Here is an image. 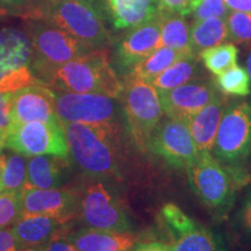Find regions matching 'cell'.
I'll return each mask as SVG.
<instances>
[{
    "instance_id": "obj_24",
    "label": "cell",
    "mask_w": 251,
    "mask_h": 251,
    "mask_svg": "<svg viewBox=\"0 0 251 251\" xmlns=\"http://www.w3.org/2000/svg\"><path fill=\"white\" fill-rule=\"evenodd\" d=\"M192 54H196V52L180 51V50L171 49L168 47L157 48L152 54H150L148 57L144 58L131 69L129 76L151 81L174 63Z\"/></svg>"
},
{
    "instance_id": "obj_8",
    "label": "cell",
    "mask_w": 251,
    "mask_h": 251,
    "mask_svg": "<svg viewBox=\"0 0 251 251\" xmlns=\"http://www.w3.org/2000/svg\"><path fill=\"white\" fill-rule=\"evenodd\" d=\"M39 83L27 31L13 27L0 29V91L13 93Z\"/></svg>"
},
{
    "instance_id": "obj_30",
    "label": "cell",
    "mask_w": 251,
    "mask_h": 251,
    "mask_svg": "<svg viewBox=\"0 0 251 251\" xmlns=\"http://www.w3.org/2000/svg\"><path fill=\"white\" fill-rule=\"evenodd\" d=\"M229 39L236 43H251V12H233L227 18Z\"/></svg>"
},
{
    "instance_id": "obj_1",
    "label": "cell",
    "mask_w": 251,
    "mask_h": 251,
    "mask_svg": "<svg viewBox=\"0 0 251 251\" xmlns=\"http://www.w3.org/2000/svg\"><path fill=\"white\" fill-rule=\"evenodd\" d=\"M69 153L89 178L120 180L125 164L122 122L107 125L63 124Z\"/></svg>"
},
{
    "instance_id": "obj_18",
    "label": "cell",
    "mask_w": 251,
    "mask_h": 251,
    "mask_svg": "<svg viewBox=\"0 0 251 251\" xmlns=\"http://www.w3.org/2000/svg\"><path fill=\"white\" fill-rule=\"evenodd\" d=\"M92 4L117 30L139 26L161 12L159 0H93Z\"/></svg>"
},
{
    "instance_id": "obj_45",
    "label": "cell",
    "mask_w": 251,
    "mask_h": 251,
    "mask_svg": "<svg viewBox=\"0 0 251 251\" xmlns=\"http://www.w3.org/2000/svg\"><path fill=\"white\" fill-rule=\"evenodd\" d=\"M17 251H43L42 248H19Z\"/></svg>"
},
{
    "instance_id": "obj_39",
    "label": "cell",
    "mask_w": 251,
    "mask_h": 251,
    "mask_svg": "<svg viewBox=\"0 0 251 251\" xmlns=\"http://www.w3.org/2000/svg\"><path fill=\"white\" fill-rule=\"evenodd\" d=\"M30 0H0L2 5L9 11H12L15 15H21V12H26V8Z\"/></svg>"
},
{
    "instance_id": "obj_31",
    "label": "cell",
    "mask_w": 251,
    "mask_h": 251,
    "mask_svg": "<svg viewBox=\"0 0 251 251\" xmlns=\"http://www.w3.org/2000/svg\"><path fill=\"white\" fill-rule=\"evenodd\" d=\"M21 215V194L0 193V229L13 226Z\"/></svg>"
},
{
    "instance_id": "obj_9",
    "label": "cell",
    "mask_w": 251,
    "mask_h": 251,
    "mask_svg": "<svg viewBox=\"0 0 251 251\" xmlns=\"http://www.w3.org/2000/svg\"><path fill=\"white\" fill-rule=\"evenodd\" d=\"M52 92L56 112L62 124L107 125L122 121L120 99L100 93H72L54 90Z\"/></svg>"
},
{
    "instance_id": "obj_10",
    "label": "cell",
    "mask_w": 251,
    "mask_h": 251,
    "mask_svg": "<svg viewBox=\"0 0 251 251\" xmlns=\"http://www.w3.org/2000/svg\"><path fill=\"white\" fill-rule=\"evenodd\" d=\"M6 147L26 157L51 155L68 159L69 148L61 121L13 124L6 130Z\"/></svg>"
},
{
    "instance_id": "obj_16",
    "label": "cell",
    "mask_w": 251,
    "mask_h": 251,
    "mask_svg": "<svg viewBox=\"0 0 251 251\" xmlns=\"http://www.w3.org/2000/svg\"><path fill=\"white\" fill-rule=\"evenodd\" d=\"M11 118L12 125L61 121L56 112L52 90L39 83L15 91L12 93Z\"/></svg>"
},
{
    "instance_id": "obj_41",
    "label": "cell",
    "mask_w": 251,
    "mask_h": 251,
    "mask_svg": "<svg viewBox=\"0 0 251 251\" xmlns=\"http://www.w3.org/2000/svg\"><path fill=\"white\" fill-rule=\"evenodd\" d=\"M229 9L235 12H251V0H225Z\"/></svg>"
},
{
    "instance_id": "obj_19",
    "label": "cell",
    "mask_w": 251,
    "mask_h": 251,
    "mask_svg": "<svg viewBox=\"0 0 251 251\" xmlns=\"http://www.w3.org/2000/svg\"><path fill=\"white\" fill-rule=\"evenodd\" d=\"M64 237L78 251H130L139 241V236L131 231L100 230L87 227L68 231Z\"/></svg>"
},
{
    "instance_id": "obj_43",
    "label": "cell",
    "mask_w": 251,
    "mask_h": 251,
    "mask_svg": "<svg viewBox=\"0 0 251 251\" xmlns=\"http://www.w3.org/2000/svg\"><path fill=\"white\" fill-rule=\"evenodd\" d=\"M6 147V130L0 127V155L2 153V150Z\"/></svg>"
},
{
    "instance_id": "obj_7",
    "label": "cell",
    "mask_w": 251,
    "mask_h": 251,
    "mask_svg": "<svg viewBox=\"0 0 251 251\" xmlns=\"http://www.w3.org/2000/svg\"><path fill=\"white\" fill-rule=\"evenodd\" d=\"M187 175L193 192L207 208L218 214L230 209L236 197L237 179L211 152H199Z\"/></svg>"
},
{
    "instance_id": "obj_6",
    "label": "cell",
    "mask_w": 251,
    "mask_h": 251,
    "mask_svg": "<svg viewBox=\"0 0 251 251\" xmlns=\"http://www.w3.org/2000/svg\"><path fill=\"white\" fill-rule=\"evenodd\" d=\"M26 31L33 48L35 76L93 50L68 31L39 19H29Z\"/></svg>"
},
{
    "instance_id": "obj_14",
    "label": "cell",
    "mask_w": 251,
    "mask_h": 251,
    "mask_svg": "<svg viewBox=\"0 0 251 251\" xmlns=\"http://www.w3.org/2000/svg\"><path fill=\"white\" fill-rule=\"evenodd\" d=\"M162 23V12H159L146 23L127 29L115 49L119 67L124 70H131L155 51L161 37Z\"/></svg>"
},
{
    "instance_id": "obj_25",
    "label": "cell",
    "mask_w": 251,
    "mask_h": 251,
    "mask_svg": "<svg viewBox=\"0 0 251 251\" xmlns=\"http://www.w3.org/2000/svg\"><path fill=\"white\" fill-rule=\"evenodd\" d=\"M0 180L2 192L21 194L27 187L26 156L15 151L0 155Z\"/></svg>"
},
{
    "instance_id": "obj_26",
    "label": "cell",
    "mask_w": 251,
    "mask_h": 251,
    "mask_svg": "<svg viewBox=\"0 0 251 251\" xmlns=\"http://www.w3.org/2000/svg\"><path fill=\"white\" fill-rule=\"evenodd\" d=\"M198 70H199V62L196 54H192L174 63L150 83L156 87L158 92L169 91L184 85L188 81H192L197 76Z\"/></svg>"
},
{
    "instance_id": "obj_35",
    "label": "cell",
    "mask_w": 251,
    "mask_h": 251,
    "mask_svg": "<svg viewBox=\"0 0 251 251\" xmlns=\"http://www.w3.org/2000/svg\"><path fill=\"white\" fill-rule=\"evenodd\" d=\"M200 0H159L161 11L177 13L183 17L193 13Z\"/></svg>"
},
{
    "instance_id": "obj_11",
    "label": "cell",
    "mask_w": 251,
    "mask_h": 251,
    "mask_svg": "<svg viewBox=\"0 0 251 251\" xmlns=\"http://www.w3.org/2000/svg\"><path fill=\"white\" fill-rule=\"evenodd\" d=\"M218 158L227 163L246 159L251 152V103L237 102L225 108L214 142Z\"/></svg>"
},
{
    "instance_id": "obj_27",
    "label": "cell",
    "mask_w": 251,
    "mask_h": 251,
    "mask_svg": "<svg viewBox=\"0 0 251 251\" xmlns=\"http://www.w3.org/2000/svg\"><path fill=\"white\" fill-rule=\"evenodd\" d=\"M175 237L171 251H226L218 236L198 224L190 230Z\"/></svg>"
},
{
    "instance_id": "obj_38",
    "label": "cell",
    "mask_w": 251,
    "mask_h": 251,
    "mask_svg": "<svg viewBox=\"0 0 251 251\" xmlns=\"http://www.w3.org/2000/svg\"><path fill=\"white\" fill-rule=\"evenodd\" d=\"M43 251H78L76 248L72 247L70 243L65 240L64 235L63 236H58L50 241L48 244L42 247Z\"/></svg>"
},
{
    "instance_id": "obj_46",
    "label": "cell",
    "mask_w": 251,
    "mask_h": 251,
    "mask_svg": "<svg viewBox=\"0 0 251 251\" xmlns=\"http://www.w3.org/2000/svg\"><path fill=\"white\" fill-rule=\"evenodd\" d=\"M2 192V185H1V180H0V193Z\"/></svg>"
},
{
    "instance_id": "obj_13",
    "label": "cell",
    "mask_w": 251,
    "mask_h": 251,
    "mask_svg": "<svg viewBox=\"0 0 251 251\" xmlns=\"http://www.w3.org/2000/svg\"><path fill=\"white\" fill-rule=\"evenodd\" d=\"M158 93L163 112L168 119L184 124L219 96L214 84L205 80L188 81L176 89Z\"/></svg>"
},
{
    "instance_id": "obj_32",
    "label": "cell",
    "mask_w": 251,
    "mask_h": 251,
    "mask_svg": "<svg viewBox=\"0 0 251 251\" xmlns=\"http://www.w3.org/2000/svg\"><path fill=\"white\" fill-rule=\"evenodd\" d=\"M162 214L175 236H178V235L190 230L197 225L194 220L187 216L179 207L174 205V203L164 205L162 209Z\"/></svg>"
},
{
    "instance_id": "obj_4",
    "label": "cell",
    "mask_w": 251,
    "mask_h": 251,
    "mask_svg": "<svg viewBox=\"0 0 251 251\" xmlns=\"http://www.w3.org/2000/svg\"><path fill=\"white\" fill-rule=\"evenodd\" d=\"M122 84L120 101L128 134L134 146L146 152L164 114L159 93L150 81L141 78L128 76Z\"/></svg>"
},
{
    "instance_id": "obj_34",
    "label": "cell",
    "mask_w": 251,
    "mask_h": 251,
    "mask_svg": "<svg viewBox=\"0 0 251 251\" xmlns=\"http://www.w3.org/2000/svg\"><path fill=\"white\" fill-rule=\"evenodd\" d=\"M192 14L194 23V21L206 20L209 18L227 19L230 13L225 0H200Z\"/></svg>"
},
{
    "instance_id": "obj_44",
    "label": "cell",
    "mask_w": 251,
    "mask_h": 251,
    "mask_svg": "<svg viewBox=\"0 0 251 251\" xmlns=\"http://www.w3.org/2000/svg\"><path fill=\"white\" fill-rule=\"evenodd\" d=\"M246 69L248 71V74H249V77H250V80H251V51L248 54V57H247V62H246Z\"/></svg>"
},
{
    "instance_id": "obj_40",
    "label": "cell",
    "mask_w": 251,
    "mask_h": 251,
    "mask_svg": "<svg viewBox=\"0 0 251 251\" xmlns=\"http://www.w3.org/2000/svg\"><path fill=\"white\" fill-rule=\"evenodd\" d=\"M135 251H171V246L162 242H147L137 244Z\"/></svg>"
},
{
    "instance_id": "obj_15",
    "label": "cell",
    "mask_w": 251,
    "mask_h": 251,
    "mask_svg": "<svg viewBox=\"0 0 251 251\" xmlns=\"http://www.w3.org/2000/svg\"><path fill=\"white\" fill-rule=\"evenodd\" d=\"M77 199L76 188H26L21 193V215H49L72 221L76 219Z\"/></svg>"
},
{
    "instance_id": "obj_2",
    "label": "cell",
    "mask_w": 251,
    "mask_h": 251,
    "mask_svg": "<svg viewBox=\"0 0 251 251\" xmlns=\"http://www.w3.org/2000/svg\"><path fill=\"white\" fill-rule=\"evenodd\" d=\"M37 80L54 91L100 93L120 99L122 81L111 65L106 48L93 49L65 64L41 72Z\"/></svg>"
},
{
    "instance_id": "obj_33",
    "label": "cell",
    "mask_w": 251,
    "mask_h": 251,
    "mask_svg": "<svg viewBox=\"0 0 251 251\" xmlns=\"http://www.w3.org/2000/svg\"><path fill=\"white\" fill-rule=\"evenodd\" d=\"M235 227L241 238L251 246V186L248 187L236 213Z\"/></svg>"
},
{
    "instance_id": "obj_28",
    "label": "cell",
    "mask_w": 251,
    "mask_h": 251,
    "mask_svg": "<svg viewBox=\"0 0 251 251\" xmlns=\"http://www.w3.org/2000/svg\"><path fill=\"white\" fill-rule=\"evenodd\" d=\"M237 56L238 50L233 43H221L199 52V57L205 68L215 76L237 65Z\"/></svg>"
},
{
    "instance_id": "obj_17",
    "label": "cell",
    "mask_w": 251,
    "mask_h": 251,
    "mask_svg": "<svg viewBox=\"0 0 251 251\" xmlns=\"http://www.w3.org/2000/svg\"><path fill=\"white\" fill-rule=\"evenodd\" d=\"M19 248H42L71 230V221L49 215H21L12 227Z\"/></svg>"
},
{
    "instance_id": "obj_12",
    "label": "cell",
    "mask_w": 251,
    "mask_h": 251,
    "mask_svg": "<svg viewBox=\"0 0 251 251\" xmlns=\"http://www.w3.org/2000/svg\"><path fill=\"white\" fill-rule=\"evenodd\" d=\"M149 150L172 168L186 171L199 156L186 124L171 119L157 126L150 139Z\"/></svg>"
},
{
    "instance_id": "obj_36",
    "label": "cell",
    "mask_w": 251,
    "mask_h": 251,
    "mask_svg": "<svg viewBox=\"0 0 251 251\" xmlns=\"http://www.w3.org/2000/svg\"><path fill=\"white\" fill-rule=\"evenodd\" d=\"M12 93L0 91V127L7 130L12 125L11 118Z\"/></svg>"
},
{
    "instance_id": "obj_29",
    "label": "cell",
    "mask_w": 251,
    "mask_h": 251,
    "mask_svg": "<svg viewBox=\"0 0 251 251\" xmlns=\"http://www.w3.org/2000/svg\"><path fill=\"white\" fill-rule=\"evenodd\" d=\"M216 89L225 96L247 97L251 93V80L247 69L235 65L219 75L215 80Z\"/></svg>"
},
{
    "instance_id": "obj_3",
    "label": "cell",
    "mask_w": 251,
    "mask_h": 251,
    "mask_svg": "<svg viewBox=\"0 0 251 251\" xmlns=\"http://www.w3.org/2000/svg\"><path fill=\"white\" fill-rule=\"evenodd\" d=\"M25 17L61 28L91 49L106 48L111 42L101 13L89 0H46Z\"/></svg>"
},
{
    "instance_id": "obj_21",
    "label": "cell",
    "mask_w": 251,
    "mask_h": 251,
    "mask_svg": "<svg viewBox=\"0 0 251 251\" xmlns=\"http://www.w3.org/2000/svg\"><path fill=\"white\" fill-rule=\"evenodd\" d=\"M67 159L51 155L31 156L27 162L26 188H58L64 181V162Z\"/></svg>"
},
{
    "instance_id": "obj_42",
    "label": "cell",
    "mask_w": 251,
    "mask_h": 251,
    "mask_svg": "<svg viewBox=\"0 0 251 251\" xmlns=\"http://www.w3.org/2000/svg\"><path fill=\"white\" fill-rule=\"evenodd\" d=\"M11 15H15V14L12 11H9L8 8H6L5 6L0 2V20H2L4 18L11 17Z\"/></svg>"
},
{
    "instance_id": "obj_37",
    "label": "cell",
    "mask_w": 251,
    "mask_h": 251,
    "mask_svg": "<svg viewBox=\"0 0 251 251\" xmlns=\"http://www.w3.org/2000/svg\"><path fill=\"white\" fill-rule=\"evenodd\" d=\"M19 249L13 230L8 228L0 229V251H17Z\"/></svg>"
},
{
    "instance_id": "obj_23",
    "label": "cell",
    "mask_w": 251,
    "mask_h": 251,
    "mask_svg": "<svg viewBox=\"0 0 251 251\" xmlns=\"http://www.w3.org/2000/svg\"><path fill=\"white\" fill-rule=\"evenodd\" d=\"M228 39L227 19L209 18L194 21L191 26V42L194 52L221 45Z\"/></svg>"
},
{
    "instance_id": "obj_22",
    "label": "cell",
    "mask_w": 251,
    "mask_h": 251,
    "mask_svg": "<svg viewBox=\"0 0 251 251\" xmlns=\"http://www.w3.org/2000/svg\"><path fill=\"white\" fill-rule=\"evenodd\" d=\"M162 12L163 23L161 37L158 41V47L180 50V51L194 52L192 42H191V27L188 26L186 19L183 15L170 12Z\"/></svg>"
},
{
    "instance_id": "obj_5",
    "label": "cell",
    "mask_w": 251,
    "mask_h": 251,
    "mask_svg": "<svg viewBox=\"0 0 251 251\" xmlns=\"http://www.w3.org/2000/svg\"><path fill=\"white\" fill-rule=\"evenodd\" d=\"M107 180L90 178L76 188V219L87 228L111 231H130L131 222L127 208Z\"/></svg>"
},
{
    "instance_id": "obj_20",
    "label": "cell",
    "mask_w": 251,
    "mask_h": 251,
    "mask_svg": "<svg viewBox=\"0 0 251 251\" xmlns=\"http://www.w3.org/2000/svg\"><path fill=\"white\" fill-rule=\"evenodd\" d=\"M224 112L225 101L222 97L218 96L186 122L199 152H211L213 150Z\"/></svg>"
}]
</instances>
